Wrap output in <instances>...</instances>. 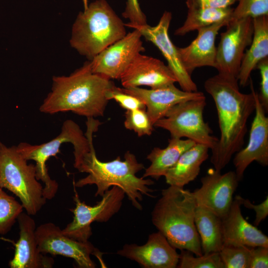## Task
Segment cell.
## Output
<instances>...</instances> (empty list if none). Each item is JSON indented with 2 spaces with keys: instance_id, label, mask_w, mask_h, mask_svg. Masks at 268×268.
<instances>
[{
  "instance_id": "obj_1",
  "label": "cell",
  "mask_w": 268,
  "mask_h": 268,
  "mask_svg": "<svg viewBox=\"0 0 268 268\" xmlns=\"http://www.w3.org/2000/svg\"><path fill=\"white\" fill-rule=\"evenodd\" d=\"M204 87L215 103L220 131L210 162L214 169L221 171L242 148L247 122L255 109V98L252 92H240L237 79L219 73L208 78Z\"/></svg>"
},
{
  "instance_id": "obj_2",
  "label": "cell",
  "mask_w": 268,
  "mask_h": 268,
  "mask_svg": "<svg viewBox=\"0 0 268 268\" xmlns=\"http://www.w3.org/2000/svg\"><path fill=\"white\" fill-rule=\"evenodd\" d=\"M115 85L93 72L87 62L69 76L53 77L51 91L39 111L50 115L70 111L87 118L102 116L108 102L107 93Z\"/></svg>"
},
{
  "instance_id": "obj_3",
  "label": "cell",
  "mask_w": 268,
  "mask_h": 268,
  "mask_svg": "<svg viewBox=\"0 0 268 268\" xmlns=\"http://www.w3.org/2000/svg\"><path fill=\"white\" fill-rule=\"evenodd\" d=\"M73 166L78 171L88 173L85 177L76 182L74 186L81 188L95 185V197H102L110 187L116 186L124 192L133 206L139 210L142 209L140 202L143 196L155 198L151 195L154 190L149 187L154 184V181L136 176L137 173L144 169V166L130 151L125 154L124 160H121L118 156L112 161H101L97 157L92 142L90 150Z\"/></svg>"
},
{
  "instance_id": "obj_4",
  "label": "cell",
  "mask_w": 268,
  "mask_h": 268,
  "mask_svg": "<svg viewBox=\"0 0 268 268\" xmlns=\"http://www.w3.org/2000/svg\"><path fill=\"white\" fill-rule=\"evenodd\" d=\"M196 207L193 192L170 186L162 190L151 212V220L175 248L201 256V240L195 222Z\"/></svg>"
},
{
  "instance_id": "obj_5",
  "label": "cell",
  "mask_w": 268,
  "mask_h": 268,
  "mask_svg": "<svg viewBox=\"0 0 268 268\" xmlns=\"http://www.w3.org/2000/svg\"><path fill=\"white\" fill-rule=\"evenodd\" d=\"M125 23L106 0H96L80 12L73 25L71 46L92 60L126 34Z\"/></svg>"
},
{
  "instance_id": "obj_6",
  "label": "cell",
  "mask_w": 268,
  "mask_h": 268,
  "mask_svg": "<svg viewBox=\"0 0 268 268\" xmlns=\"http://www.w3.org/2000/svg\"><path fill=\"white\" fill-rule=\"evenodd\" d=\"M86 132L83 134L79 126L73 121L67 120L62 126L59 134L52 140L38 145L20 142L16 146L17 151L27 161L35 162L37 178L43 184L44 196L46 200H51L58 192V183L51 178L46 162L52 156L60 152L64 143H71L74 148V163L90 149L93 142V133L98 130L101 123L93 118H88L86 123Z\"/></svg>"
},
{
  "instance_id": "obj_7",
  "label": "cell",
  "mask_w": 268,
  "mask_h": 268,
  "mask_svg": "<svg viewBox=\"0 0 268 268\" xmlns=\"http://www.w3.org/2000/svg\"><path fill=\"white\" fill-rule=\"evenodd\" d=\"M17 151L16 146L8 147L0 142V188L17 197L30 215H34L46 203L43 186L36 176L35 164Z\"/></svg>"
},
{
  "instance_id": "obj_8",
  "label": "cell",
  "mask_w": 268,
  "mask_h": 268,
  "mask_svg": "<svg viewBox=\"0 0 268 268\" xmlns=\"http://www.w3.org/2000/svg\"><path fill=\"white\" fill-rule=\"evenodd\" d=\"M206 104L205 97L179 103L157 121L154 127L168 131L171 137H186L211 150L218 138L212 135V130L204 121L203 113Z\"/></svg>"
},
{
  "instance_id": "obj_9",
  "label": "cell",
  "mask_w": 268,
  "mask_h": 268,
  "mask_svg": "<svg viewBox=\"0 0 268 268\" xmlns=\"http://www.w3.org/2000/svg\"><path fill=\"white\" fill-rule=\"evenodd\" d=\"M75 190L74 188L75 206L70 209L73 219L62 230L72 239L86 242L92 234L91 224L95 221L107 222L120 209L125 194L121 188L113 186L105 192L99 201L91 206L80 201Z\"/></svg>"
},
{
  "instance_id": "obj_10",
  "label": "cell",
  "mask_w": 268,
  "mask_h": 268,
  "mask_svg": "<svg viewBox=\"0 0 268 268\" xmlns=\"http://www.w3.org/2000/svg\"><path fill=\"white\" fill-rule=\"evenodd\" d=\"M253 31L251 17L231 20L226 25L216 47L214 68L219 74L237 79L244 51L252 42Z\"/></svg>"
},
{
  "instance_id": "obj_11",
  "label": "cell",
  "mask_w": 268,
  "mask_h": 268,
  "mask_svg": "<svg viewBox=\"0 0 268 268\" xmlns=\"http://www.w3.org/2000/svg\"><path fill=\"white\" fill-rule=\"evenodd\" d=\"M36 237L39 251L44 255H61L72 259L81 268H94L91 255L102 264V253L89 241L82 242L65 235L60 228L52 222L42 224L36 228Z\"/></svg>"
},
{
  "instance_id": "obj_12",
  "label": "cell",
  "mask_w": 268,
  "mask_h": 268,
  "mask_svg": "<svg viewBox=\"0 0 268 268\" xmlns=\"http://www.w3.org/2000/svg\"><path fill=\"white\" fill-rule=\"evenodd\" d=\"M172 19V13L165 11L158 24L151 26L125 23V26L137 30L142 37L154 44L161 52L167 62L168 66L176 77L182 90L188 92L198 91L196 84L186 70L181 59L178 47L169 37L168 30Z\"/></svg>"
},
{
  "instance_id": "obj_13",
  "label": "cell",
  "mask_w": 268,
  "mask_h": 268,
  "mask_svg": "<svg viewBox=\"0 0 268 268\" xmlns=\"http://www.w3.org/2000/svg\"><path fill=\"white\" fill-rule=\"evenodd\" d=\"M141 37L136 29L127 33L89 62L92 71L111 80L120 79L134 58L145 51Z\"/></svg>"
},
{
  "instance_id": "obj_14",
  "label": "cell",
  "mask_w": 268,
  "mask_h": 268,
  "mask_svg": "<svg viewBox=\"0 0 268 268\" xmlns=\"http://www.w3.org/2000/svg\"><path fill=\"white\" fill-rule=\"evenodd\" d=\"M201 180V187L193 192L197 205L223 218L229 210L238 186L235 172L221 174V171L211 169Z\"/></svg>"
},
{
  "instance_id": "obj_15",
  "label": "cell",
  "mask_w": 268,
  "mask_h": 268,
  "mask_svg": "<svg viewBox=\"0 0 268 268\" xmlns=\"http://www.w3.org/2000/svg\"><path fill=\"white\" fill-rule=\"evenodd\" d=\"M251 88L255 100V115L252 123L248 142L245 148L236 153L233 161L239 181L243 179L247 168L253 161L263 166L268 165V118L251 80Z\"/></svg>"
},
{
  "instance_id": "obj_16",
  "label": "cell",
  "mask_w": 268,
  "mask_h": 268,
  "mask_svg": "<svg viewBox=\"0 0 268 268\" xmlns=\"http://www.w3.org/2000/svg\"><path fill=\"white\" fill-rule=\"evenodd\" d=\"M117 254L133 260L145 268H175L179 254L159 231L149 234L142 245L125 244Z\"/></svg>"
},
{
  "instance_id": "obj_17",
  "label": "cell",
  "mask_w": 268,
  "mask_h": 268,
  "mask_svg": "<svg viewBox=\"0 0 268 268\" xmlns=\"http://www.w3.org/2000/svg\"><path fill=\"white\" fill-rule=\"evenodd\" d=\"M120 89L137 97L143 103L153 126L174 106L186 101L205 97L200 91L188 92L180 90L174 83L149 89L139 87Z\"/></svg>"
},
{
  "instance_id": "obj_18",
  "label": "cell",
  "mask_w": 268,
  "mask_h": 268,
  "mask_svg": "<svg viewBox=\"0 0 268 268\" xmlns=\"http://www.w3.org/2000/svg\"><path fill=\"white\" fill-rule=\"evenodd\" d=\"M124 88L147 86L158 88L177 82L168 66L160 60L138 54L121 75Z\"/></svg>"
},
{
  "instance_id": "obj_19",
  "label": "cell",
  "mask_w": 268,
  "mask_h": 268,
  "mask_svg": "<svg viewBox=\"0 0 268 268\" xmlns=\"http://www.w3.org/2000/svg\"><path fill=\"white\" fill-rule=\"evenodd\" d=\"M241 206L237 195L227 214L221 219L223 245L268 247V236L244 218Z\"/></svg>"
},
{
  "instance_id": "obj_20",
  "label": "cell",
  "mask_w": 268,
  "mask_h": 268,
  "mask_svg": "<svg viewBox=\"0 0 268 268\" xmlns=\"http://www.w3.org/2000/svg\"><path fill=\"white\" fill-rule=\"evenodd\" d=\"M19 238L15 244L14 254L9 263L11 268H50L54 260L39 250L36 237V224L27 213L21 212L17 219Z\"/></svg>"
},
{
  "instance_id": "obj_21",
  "label": "cell",
  "mask_w": 268,
  "mask_h": 268,
  "mask_svg": "<svg viewBox=\"0 0 268 268\" xmlns=\"http://www.w3.org/2000/svg\"><path fill=\"white\" fill-rule=\"evenodd\" d=\"M229 22L224 21L200 28L197 30V37L189 45L184 48L178 47L182 64L190 75L198 67H214L216 37L219 30Z\"/></svg>"
},
{
  "instance_id": "obj_22",
  "label": "cell",
  "mask_w": 268,
  "mask_h": 268,
  "mask_svg": "<svg viewBox=\"0 0 268 268\" xmlns=\"http://www.w3.org/2000/svg\"><path fill=\"white\" fill-rule=\"evenodd\" d=\"M253 35L250 48L244 53L237 77L244 87L249 82L252 71L259 62L268 57V15L253 18Z\"/></svg>"
},
{
  "instance_id": "obj_23",
  "label": "cell",
  "mask_w": 268,
  "mask_h": 268,
  "mask_svg": "<svg viewBox=\"0 0 268 268\" xmlns=\"http://www.w3.org/2000/svg\"><path fill=\"white\" fill-rule=\"evenodd\" d=\"M209 149L205 145L196 143L185 151L164 175L166 183L184 188L194 181L200 173L201 165L208 157Z\"/></svg>"
},
{
  "instance_id": "obj_24",
  "label": "cell",
  "mask_w": 268,
  "mask_h": 268,
  "mask_svg": "<svg viewBox=\"0 0 268 268\" xmlns=\"http://www.w3.org/2000/svg\"><path fill=\"white\" fill-rule=\"evenodd\" d=\"M195 143L189 139L171 137L166 147H154L147 156V159L151 163L145 169L142 178L150 177L158 180L161 177L164 176L181 155Z\"/></svg>"
},
{
  "instance_id": "obj_25",
  "label": "cell",
  "mask_w": 268,
  "mask_h": 268,
  "mask_svg": "<svg viewBox=\"0 0 268 268\" xmlns=\"http://www.w3.org/2000/svg\"><path fill=\"white\" fill-rule=\"evenodd\" d=\"M195 222L202 254L219 252L223 245L221 219L209 210L197 205Z\"/></svg>"
},
{
  "instance_id": "obj_26",
  "label": "cell",
  "mask_w": 268,
  "mask_h": 268,
  "mask_svg": "<svg viewBox=\"0 0 268 268\" xmlns=\"http://www.w3.org/2000/svg\"><path fill=\"white\" fill-rule=\"evenodd\" d=\"M233 9L231 7L223 8H189L184 24L175 30L174 34L184 36L191 31L216 23L230 21L232 19Z\"/></svg>"
},
{
  "instance_id": "obj_27",
  "label": "cell",
  "mask_w": 268,
  "mask_h": 268,
  "mask_svg": "<svg viewBox=\"0 0 268 268\" xmlns=\"http://www.w3.org/2000/svg\"><path fill=\"white\" fill-rule=\"evenodd\" d=\"M23 209L21 203L0 188V234L10 230Z\"/></svg>"
},
{
  "instance_id": "obj_28",
  "label": "cell",
  "mask_w": 268,
  "mask_h": 268,
  "mask_svg": "<svg viewBox=\"0 0 268 268\" xmlns=\"http://www.w3.org/2000/svg\"><path fill=\"white\" fill-rule=\"evenodd\" d=\"M177 266L179 268H224L219 252L203 254L194 256V254L186 250H180Z\"/></svg>"
},
{
  "instance_id": "obj_29",
  "label": "cell",
  "mask_w": 268,
  "mask_h": 268,
  "mask_svg": "<svg viewBox=\"0 0 268 268\" xmlns=\"http://www.w3.org/2000/svg\"><path fill=\"white\" fill-rule=\"evenodd\" d=\"M250 248L223 245L219 253L224 268H250Z\"/></svg>"
},
{
  "instance_id": "obj_30",
  "label": "cell",
  "mask_w": 268,
  "mask_h": 268,
  "mask_svg": "<svg viewBox=\"0 0 268 268\" xmlns=\"http://www.w3.org/2000/svg\"><path fill=\"white\" fill-rule=\"evenodd\" d=\"M125 116L124 126L126 129L133 131L138 136L151 134L154 126L146 109L126 110Z\"/></svg>"
},
{
  "instance_id": "obj_31",
  "label": "cell",
  "mask_w": 268,
  "mask_h": 268,
  "mask_svg": "<svg viewBox=\"0 0 268 268\" xmlns=\"http://www.w3.org/2000/svg\"><path fill=\"white\" fill-rule=\"evenodd\" d=\"M238 5L233 9L231 20L246 17L252 18L268 15V0H238Z\"/></svg>"
},
{
  "instance_id": "obj_32",
  "label": "cell",
  "mask_w": 268,
  "mask_h": 268,
  "mask_svg": "<svg viewBox=\"0 0 268 268\" xmlns=\"http://www.w3.org/2000/svg\"><path fill=\"white\" fill-rule=\"evenodd\" d=\"M106 98L108 101L112 99L115 100L126 110L146 109L145 105L140 100L132 95L124 92L121 90L120 87L116 85L108 91Z\"/></svg>"
},
{
  "instance_id": "obj_33",
  "label": "cell",
  "mask_w": 268,
  "mask_h": 268,
  "mask_svg": "<svg viewBox=\"0 0 268 268\" xmlns=\"http://www.w3.org/2000/svg\"><path fill=\"white\" fill-rule=\"evenodd\" d=\"M256 68L259 69L261 75L260 90L258 96L267 113L268 111V57L260 61Z\"/></svg>"
},
{
  "instance_id": "obj_34",
  "label": "cell",
  "mask_w": 268,
  "mask_h": 268,
  "mask_svg": "<svg viewBox=\"0 0 268 268\" xmlns=\"http://www.w3.org/2000/svg\"><path fill=\"white\" fill-rule=\"evenodd\" d=\"M123 16L132 24L144 25L147 24L146 17L142 12L138 0H127Z\"/></svg>"
},
{
  "instance_id": "obj_35",
  "label": "cell",
  "mask_w": 268,
  "mask_h": 268,
  "mask_svg": "<svg viewBox=\"0 0 268 268\" xmlns=\"http://www.w3.org/2000/svg\"><path fill=\"white\" fill-rule=\"evenodd\" d=\"M241 205H244L245 207L253 209L256 212V218L254 221V225L255 226H258L260 223L266 218L268 215V197L267 196L266 199L259 204H253L248 199H244L241 196L238 195Z\"/></svg>"
},
{
  "instance_id": "obj_36",
  "label": "cell",
  "mask_w": 268,
  "mask_h": 268,
  "mask_svg": "<svg viewBox=\"0 0 268 268\" xmlns=\"http://www.w3.org/2000/svg\"><path fill=\"white\" fill-rule=\"evenodd\" d=\"M268 268V247L250 248V268Z\"/></svg>"
},
{
  "instance_id": "obj_37",
  "label": "cell",
  "mask_w": 268,
  "mask_h": 268,
  "mask_svg": "<svg viewBox=\"0 0 268 268\" xmlns=\"http://www.w3.org/2000/svg\"><path fill=\"white\" fill-rule=\"evenodd\" d=\"M238 0H186L188 8L192 7H209L223 8L230 7Z\"/></svg>"
},
{
  "instance_id": "obj_38",
  "label": "cell",
  "mask_w": 268,
  "mask_h": 268,
  "mask_svg": "<svg viewBox=\"0 0 268 268\" xmlns=\"http://www.w3.org/2000/svg\"><path fill=\"white\" fill-rule=\"evenodd\" d=\"M83 6H84V9H86L88 6V0H82Z\"/></svg>"
}]
</instances>
